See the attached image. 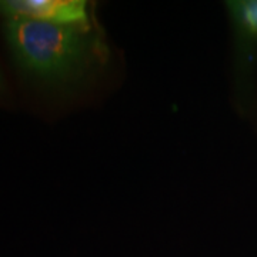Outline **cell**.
Returning a JSON list of instances; mask_svg holds the SVG:
<instances>
[{"label": "cell", "instance_id": "cell-1", "mask_svg": "<svg viewBox=\"0 0 257 257\" xmlns=\"http://www.w3.org/2000/svg\"><path fill=\"white\" fill-rule=\"evenodd\" d=\"M5 36L19 66L49 84L79 79L99 52L90 26L8 18Z\"/></svg>", "mask_w": 257, "mask_h": 257}, {"label": "cell", "instance_id": "cell-2", "mask_svg": "<svg viewBox=\"0 0 257 257\" xmlns=\"http://www.w3.org/2000/svg\"><path fill=\"white\" fill-rule=\"evenodd\" d=\"M0 13L6 18L89 26L87 3L83 0H0Z\"/></svg>", "mask_w": 257, "mask_h": 257}, {"label": "cell", "instance_id": "cell-3", "mask_svg": "<svg viewBox=\"0 0 257 257\" xmlns=\"http://www.w3.org/2000/svg\"><path fill=\"white\" fill-rule=\"evenodd\" d=\"M231 13L241 42L257 40V0H239L226 3Z\"/></svg>", "mask_w": 257, "mask_h": 257}, {"label": "cell", "instance_id": "cell-4", "mask_svg": "<svg viewBox=\"0 0 257 257\" xmlns=\"http://www.w3.org/2000/svg\"><path fill=\"white\" fill-rule=\"evenodd\" d=\"M0 86H2V77H0Z\"/></svg>", "mask_w": 257, "mask_h": 257}]
</instances>
